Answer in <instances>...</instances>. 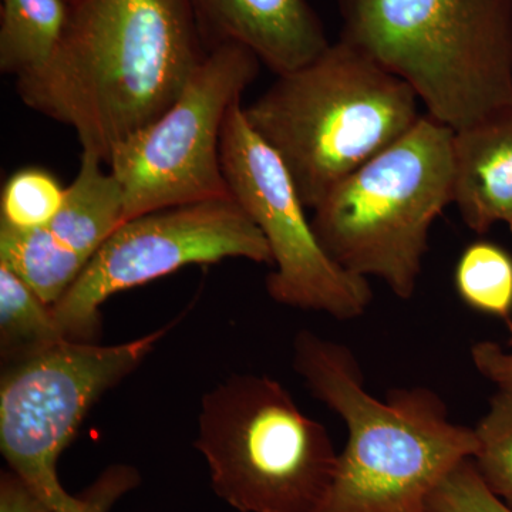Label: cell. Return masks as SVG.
I'll return each mask as SVG.
<instances>
[{"mask_svg":"<svg viewBox=\"0 0 512 512\" xmlns=\"http://www.w3.org/2000/svg\"><path fill=\"white\" fill-rule=\"evenodd\" d=\"M138 484L136 470L126 466L110 467L80 497V512H109L117 500Z\"/></svg>","mask_w":512,"mask_h":512,"instance_id":"cell-20","label":"cell"},{"mask_svg":"<svg viewBox=\"0 0 512 512\" xmlns=\"http://www.w3.org/2000/svg\"><path fill=\"white\" fill-rule=\"evenodd\" d=\"M208 50L244 46L282 76L313 62L330 46L308 0H190Z\"/></svg>","mask_w":512,"mask_h":512,"instance_id":"cell-11","label":"cell"},{"mask_svg":"<svg viewBox=\"0 0 512 512\" xmlns=\"http://www.w3.org/2000/svg\"><path fill=\"white\" fill-rule=\"evenodd\" d=\"M454 130L423 114L402 138L336 185L313 231L346 271L413 298L434 221L453 204Z\"/></svg>","mask_w":512,"mask_h":512,"instance_id":"cell-5","label":"cell"},{"mask_svg":"<svg viewBox=\"0 0 512 512\" xmlns=\"http://www.w3.org/2000/svg\"><path fill=\"white\" fill-rule=\"evenodd\" d=\"M454 285L468 308L512 325V255L503 247L490 241L468 245L454 269Z\"/></svg>","mask_w":512,"mask_h":512,"instance_id":"cell-16","label":"cell"},{"mask_svg":"<svg viewBox=\"0 0 512 512\" xmlns=\"http://www.w3.org/2000/svg\"><path fill=\"white\" fill-rule=\"evenodd\" d=\"M69 18V0H0V72L16 80L45 69Z\"/></svg>","mask_w":512,"mask_h":512,"instance_id":"cell-14","label":"cell"},{"mask_svg":"<svg viewBox=\"0 0 512 512\" xmlns=\"http://www.w3.org/2000/svg\"><path fill=\"white\" fill-rule=\"evenodd\" d=\"M259 64L247 47H214L178 99L117 146L107 167L123 190L127 221L232 197L222 171V130L229 110L258 77Z\"/></svg>","mask_w":512,"mask_h":512,"instance_id":"cell-8","label":"cell"},{"mask_svg":"<svg viewBox=\"0 0 512 512\" xmlns=\"http://www.w3.org/2000/svg\"><path fill=\"white\" fill-rule=\"evenodd\" d=\"M64 339L52 306L9 266L0 264V348L8 365Z\"/></svg>","mask_w":512,"mask_h":512,"instance_id":"cell-15","label":"cell"},{"mask_svg":"<svg viewBox=\"0 0 512 512\" xmlns=\"http://www.w3.org/2000/svg\"><path fill=\"white\" fill-rule=\"evenodd\" d=\"M508 227H510V231H511V234H512V220L510 222H508Z\"/></svg>","mask_w":512,"mask_h":512,"instance_id":"cell-23","label":"cell"},{"mask_svg":"<svg viewBox=\"0 0 512 512\" xmlns=\"http://www.w3.org/2000/svg\"><path fill=\"white\" fill-rule=\"evenodd\" d=\"M430 512H512L485 485L468 458L447 474L429 498Z\"/></svg>","mask_w":512,"mask_h":512,"instance_id":"cell-19","label":"cell"},{"mask_svg":"<svg viewBox=\"0 0 512 512\" xmlns=\"http://www.w3.org/2000/svg\"><path fill=\"white\" fill-rule=\"evenodd\" d=\"M346 40L457 131L512 106V0H336Z\"/></svg>","mask_w":512,"mask_h":512,"instance_id":"cell-4","label":"cell"},{"mask_svg":"<svg viewBox=\"0 0 512 512\" xmlns=\"http://www.w3.org/2000/svg\"><path fill=\"white\" fill-rule=\"evenodd\" d=\"M245 258L272 268L261 229L232 197L165 208L116 229L53 308L64 338L93 342L100 308L116 293L194 264Z\"/></svg>","mask_w":512,"mask_h":512,"instance_id":"cell-9","label":"cell"},{"mask_svg":"<svg viewBox=\"0 0 512 512\" xmlns=\"http://www.w3.org/2000/svg\"><path fill=\"white\" fill-rule=\"evenodd\" d=\"M474 431V466L485 485L512 510V392L498 390L491 397L488 412Z\"/></svg>","mask_w":512,"mask_h":512,"instance_id":"cell-17","label":"cell"},{"mask_svg":"<svg viewBox=\"0 0 512 512\" xmlns=\"http://www.w3.org/2000/svg\"><path fill=\"white\" fill-rule=\"evenodd\" d=\"M412 87L346 40L282 74L244 107L281 157L306 210L402 138L423 114Z\"/></svg>","mask_w":512,"mask_h":512,"instance_id":"cell-3","label":"cell"},{"mask_svg":"<svg viewBox=\"0 0 512 512\" xmlns=\"http://www.w3.org/2000/svg\"><path fill=\"white\" fill-rule=\"evenodd\" d=\"M0 512H56L33 485L12 470L0 478Z\"/></svg>","mask_w":512,"mask_h":512,"instance_id":"cell-22","label":"cell"},{"mask_svg":"<svg viewBox=\"0 0 512 512\" xmlns=\"http://www.w3.org/2000/svg\"><path fill=\"white\" fill-rule=\"evenodd\" d=\"M221 163L232 198L261 229L274 259L266 291L274 301L338 320L365 315L369 279L346 271L323 249L281 157L249 126L241 101L229 110Z\"/></svg>","mask_w":512,"mask_h":512,"instance_id":"cell-10","label":"cell"},{"mask_svg":"<svg viewBox=\"0 0 512 512\" xmlns=\"http://www.w3.org/2000/svg\"><path fill=\"white\" fill-rule=\"evenodd\" d=\"M453 204L471 231L512 220V106L454 131Z\"/></svg>","mask_w":512,"mask_h":512,"instance_id":"cell-12","label":"cell"},{"mask_svg":"<svg viewBox=\"0 0 512 512\" xmlns=\"http://www.w3.org/2000/svg\"><path fill=\"white\" fill-rule=\"evenodd\" d=\"M59 180L43 168H23L6 181L0 198V224L29 231L46 227L62 208Z\"/></svg>","mask_w":512,"mask_h":512,"instance_id":"cell-18","label":"cell"},{"mask_svg":"<svg viewBox=\"0 0 512 512\" xmlns=\"http://www.w3.org/2000/svg\"><path fill=\"white\" fill-rule=\"evenodd\" d=\"M208 52L190 0H69L59 49L16 93L107 164L178 99Z\"/></svg>","mask_w":512,"mask_h":512,"instance_id":"cell-1","label":"cell"},{"mask_svg":"<svg viewBox=\"0 0 512 512\" xmlns=\"http://www.w3.org/2000/svg\"><path fill=\"white\" fill-rule=\"evenodd\" d=\"M165 332L110 346L64 339L6 367L0 382L3 457L56 512H80L83 505L60 484L57 460L97 400L130 375Z\"/></svg>","mask_w":512,"mask_h":512,"instance_id":"cell-7","label":"cell"},{"mask_svg":"<svg viewBox=\"0 0 512 512\" xmlns=\"http://www.w3.org/2000/svg\"><path fill=\"white\" fill-rule=\"evenodd\" d=\"M510 328L512 332V325ZM471 360L477 372L494 383L498 390L512 392V350H504L498 343L484 340L474 343Z\"/></svg>","mask_w":512,"mask_h":512,"instance_id":"cell-21","label":"cell"},{"mask_svg":"<svg viewBox=\"0 0 512 512\" xmlns=\"http://www.w3.org/2000/svg\"><path fill=\"white\" fill-rule=\"evenodd\" d=\"M93 151L83 150L79 173L64 191L62 208L45 229L57 249L86 269L101 245L126 222L119 181Z\"/></svg>","mask_w":512,"mask_h":512,"instance_id":"cell-13","label":"cell"},{"mask_svg":"<svg viewBox=\"0 0 512 512\" xmlns=\"http://www.w3.org/2000/svg\"><path fill=\"white\" fill-rule=\"evenodd\" d=\"M293 366L313 396L348 429L335 474L315 512H430L440 481L478 450L476 431L453 423L427 387L367 392L362 367L342 343L301 330Z\"/></svg>","mask_w":512,"mask_h":512,"instance_id":"cell-2","label":"cell"},{"mask_svg":"<svg viewBox=\"0 0 512 512\" xmlns=\"http://www.w3.org/2000/svg\"><path fill=\"white\" fill-rule=\"evenodd\" d=\"M195 446L215 494L239 512H315L339 456L278 380L255 375L205 394Z\"/></svg>","mask_w":512,"mask_h":512,"instance_id":"cell-6","label":"cell"}]
</instances>
